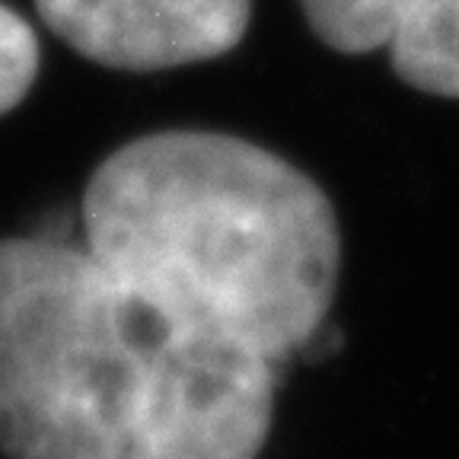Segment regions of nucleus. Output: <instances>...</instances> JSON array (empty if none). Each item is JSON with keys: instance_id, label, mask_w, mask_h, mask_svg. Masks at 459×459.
I'll use <instances>...</instances> for the list:
<instances>
[{"instance_id": "1", "label": "nucleus", "mask_w": 459, "mask_h": 459, "mask_svg": "<svg viewBox=\"0 0 459 459\" xmlns=\"http://www.w3.org/2000/svg\"><path fill=\"white\" fill-rule=\"evenodd\" d=\"M80 217L96 262L172 329L237 338L281 364L329 319L342 268L332 201L243 137H134L96 166Z\"/></svg>"}, {"instance_id": "3", "label": "nucleus", "mask_w": 459, "mask_h": 459, "mask_svg": "<svg viewBox=\"0 0 459 459\" xmlns=\"http://www.w3.org/2000/svg\"><path fill=\"white\" fill-rule=\"evenodd\" d=\"M281 364L217 332L169 329L143 399L137 459H258Z\"/></svg>"}, {"instance_id": "7", "label": "nucleus", "mask_w": 459, "mask_h": 459, "mask_svg": "<svg viewBox=\"0 0 459 459\" xmlns=\"http://www.w3.org/2000/svg\"><path fill=\"white\" fill-rule=\"evenodd\" d=\"M39 74V39L13 7L0 0V115L26 100Z\"/></svg>"}, {"instance_id": "4", "label": "nucleus", "mask_w": 459, "mask_h": 459, "mask_svg": "<svg viewBox=\"0 0 459 459\" xmlns=\"http://www.w3.org/2000/svg\"><path fill=\"white\" fill-rule=\"evenodd\" d=\"M45 26L115 71H166L239 45L252 0H36Z\"/></svg>"}, {"instance_id": "2", "label": "nucleus", "mask_w": 459, "mask_h": 459, "mask_svg": "<svg viewBox=\"0 0 459 459\" xmlns=\"http://www.w3.org/2000/svg\"><path fill=\"white\" fill-rule=\"evenodd\" d=\"M169 329L86 246L0 239V453L137 459Z\"/></svg>"}, {"instance_id": "5", "label": "nucleus", "mask_w": 459, "mask_h": 459, "mask_svg": "<svg viewBox=\"0 0 459 459\" xmlns=\"http://www.w3.org/2000/svg\"><path fill=\"white\" fill-rule=\"evenodd\" d=\"M389 51L409 86L459 100V0H411Z\"/></svg>"}, {"instance_id": "6", "label": "nucleus", "mask_w": 459, "mask_h": 459, "mask_svg": "<svg viewBox=\"0 0 459 459\" xmlns=\"http://www.w3.org/2000/svg\"><path fill=\"white\" fill-rule=\"evenodd\" d=\"M411 0H300L309 26L342 55L389 48Z\"/></svg>"}]
</instances>
